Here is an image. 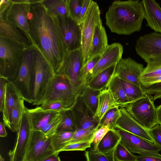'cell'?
<instances>
[{
  "label": "cell",
  "instance_id": "50",
  "mask_svg": "<svg viewBox=\"0 0 161 161\" xmlns=\"http://www.w3.org/2000/svg\"><path fill=\"white\" fill-rule=\"evenodd\" d=\"M92 0H84L83 6L81 12L76 19V20L79 24L80 25L83 19L86 15L92 2Z\"/></svg>",
  "mask_w": 161,
  "mask_h": 161
},
{
  "label": "cell",
  "instance_id": "54",
  "mask_svg": "<svg viewBox=\"0 0 161 161\" xmlns=\"http://www.w3.org/2000/svg\"><path fill=\"white\" fill-rule=\"evenodd\" d=\"M156 114L158 123L161 125V105L156 108Z\"/></svg>",
  "mask_w": 161,
  "mask_h": 161
},
{
  "label": "cell",
  "instance_id": "27",
  "mask_svg": "<svg viewBox=\"0 0 161 161\" xmlns=\"http://www.w3.org/2000/svg\"><path fill=\"white\" fill-rule=\"evenodd\" d=\"M116 64L112 65L90 79L88 81L86 85L92 88L100 91L106 88L114 75Z\"/></svg>",
  "mask_w": 161,
  "mask_h": 161
},
{
  "label": "cell",
  "instance_id": "34",
  "mask_svg": "<svg viewBox=\"0 0 161 161\" xmlns=\"http://www.w3.org/2000/svg\"><path fill=\"white\" fill-rule=\"evenodd\" d=\"M120 79L125 95L131 102L143 97L146 95L142 88L125 80Z\"/></svg>",
  "mask_w": 161,
  "mask_h": 161
},
{
  "label": "cell",
  "instance_id": "24",
  "mask_svg": "<svg viewBox=\"0 0 161 161\" xmlns=\"http://www.w3.org/2000/svg\"><path fill=\"white\" fill-rule=\"evenodd\" d=\"M5 95L3 113V123L6 126L10 113L14 106L22 98L14 86L8 81L5 86Z\"/></svg>",
  "mask_w": 161,
  "mask_h": 161
},
{
  "label": "cell",
  "instance_id": "8",
  "mask_svg": "<svg viewBox=\"0 0 161 161\" xmlns=\"http://www.w3.org/2000/svg\"><path fill=\"white\" fill-rule=\"evenodd\" d=\"M35 48V81L32 103L33 105H36L42 99L49 82L55 74L46 59Z\"/></svg>",
  "mask_w": 161,
  "mask_h": 161
},
{
  "label": "cell",
  "instance_id": "35",
  "mask_svg": "<svg viewBox=\"0 0 161 161\" xmlns=\"http://www.w3.org/2000/svg\"><path fill=\"white\" fill-rule=\"evenodd\" d=\"M121 113L119 107H116L108 110L103 115L99 123V127L108 126L110 130L116 127L117 121Z\"/></svg>",
  "mask_w": 161,
  "mask_h": 161
},
{
  "label": "cell",
  "instance_id": "7",
  "mask_svg": "<svg viewBox=\"0 0 161 161\" xmlns=\"http://www.w3.org/2000/svg\"><path fill=\"white\" fill-rule=\"evenodd\" d=\"M84 64L81 48L68 52L55 73L67 78L77 96L81 95L85 88L79 78L80 70Z\"/></svg>",
  "mask_w": 161,
  "mask_h": 161
},
{
  "label": "cell",
  "instance_id": "6",
  "mask_svg": "<svg viewBox=\"0 0 161 161\" xmlns=\"http://www.w3.org/2000/svg\"><path fill=\"white\" fill-rule=\"evenodd\" d=\"M154 102L152 96L146 95L124 107L138 124L149 131L158 124Z\"/></svg>",
  "mask_w": 161,
  "mask_h": 161
},
{
  "label": "cell",
  "instance_id": "45",
  "mask_svg": "<svg viewBox=\"0 0 161 161\" xmlns=\"http://www.w3.org/2000/svg\"><path fill=\"white\" fill-rule=\"evenodd\" d=\"M91 141L80 142L67 144L60 151H85L86 148L90 147L92 144Z\"/></svg>",
  "mask_w": 161,
  "mask_h": 161
},
{
  "label": "cell",
  "instance_id": "55",
  "mask_svg": "<svg viewBox=\"0 0 161 161\" xmlns=\"http://www.w3.org/2000/svg\"><path fill=\"white\" fill-rule=\"evenodd\" d=\"M4 160H5V159L4 158H3L2 156L1 155H0V161H4Z\"/></svg>",
  "mask_w": 161,
  "mask_h": 161
},
{
  "label": "cell",
  "instance_id": "19",
  "mask_svg": "<svg viewBox=\"0 0 161 161\" xmlns=\"http://www.w3.org/2000/svg\"><path fill=\"white\" fill-rule=\"evenodd\" d=\"M120 109L121 115L116 122V127L154 142L148 131L138 124L124 107Z\"/></svg>",
  "mask_w": 161,
  "mask_h": 161
},
{
  "label": "cell",
  "instance_id": "30",
  "mask_svg": "<svg viewBox=\"0 0 161 161\" xmlns=\"http://www.w3.org/2000/svg\"><path fill=\"white\" fill-rule=\"evenodd\" d=\"M22 98L12 109L6 127L12 131L17 132L19 128L23 114L27 108Z\"/></svg>",
  "mask_w": 161,
  "mask_h": 161
},
{
  "label": "cell",
  "instance_id": "16",
  "mask_svg": "<svg viewBox=\"0 0 161 161\" xmlns=\"http://www.w3.org/2000/svg\"><path fill=\"white\" fill-rule=\"evenodd\" d=\"M144 69L142 64L130 58H122L116 64L114 75L141 88L140 78Z\"/></svg>",
  "mask_w": 161,
  "mask_h": 161
},
{
  "label": "cell",
  "instance_id": "47",
  "mask_svg": "<svg viewBox=\"0 0 161 161\" xmlns=\"http://www.w3.org/2000/svg\"><path fill=\"white\" fill-rule=\"evenodd\" d=\"M148 131L155 143L161 147V125L157 124Z\"/></svg>",
  "mask_w": 161,
  "mask_h": 161
},
{
  "label": "cell",
  "instance_id": "13",
  "mask_svg": "<svg viewBox=\"0 0 161 161\" xmlns=\"http://www.w3.org/2000/svg\"><path fill=\"white\" fill-rule=\"evenodd\" d=\"M33 130L28 114H23L13 148L8 152L10 161H24Z\"/></svg>",
  "mask_w": 161,
  "mask_h": 161
},
{
  "label": "cell",
  "instance_id": "40",
  "mask_svg": "<svg viewBox=\"0 0 161 161\" xmlns=\"http://www.w3.org/2000/svg\"><path fill=\"white\" fill-rule=\"evenodd\" d=\"M144 69L140 78V81L156 78L161 77V63L147 64Z\"/></svg>",
  "mask_w": 161,
  "mask_h": 161
},
{
  "label": "cell",
  "instance_id": "18",
  "mask_svg": "<svg viewBox=\"0 0 161 161\" xmlns=\"http://www.w3.org/2000/svg\"><path fill=\"white\" fill-rule=\"evenodd\" d=\"M123 52V47L119 43H114L109 45L94 68L88 80L112 65L117 64L122 58Z\"/></svg>",
  "mask_w": 161,
  "mask_h": 161
},
{
  "label": "cell",
  "instance_id": "22",
  "mask_svg": "<svg viewBox=\"0 0 161 161\" xmlns=\"http://www.w3.org/2000/svg\"><path fill=\"white\" fill-rule=\"evenodd\" d=\"M108 45L105 28L102 23H100L95 28L86 62L97 56H102Z\"/></svg>",
  "mask_w": 161,
  "mask_h": 161
},
{
  "label": "cell",
  "instance_id": "51",
  "mask_svg": "<svg viewBox=\"0 0 161 161\" xmlns=\"http://www.w3.org/2000/svg\"><path fill=\"white\" fill-rule=\"evenodd\" d=\"M11 3L10 0H1L0 2V20H4L5 13Z\"/></svg>",
  "mask_w": 161,
  "mask_h": 161
},
{
  "label": "cell",
  "instance_id": "3",
  "mask_svg": "<svg viewBox=\"0 0 161 161\" xmlns=\"http://www.w3.org/2000/svg\"><path fill=\"white\" fill-rule=\"evenodd\" d=\"M35 50L33 46L26 49L16 74L12 78L8 80L25 101L32 104L35 81Z\"/></svg>",
  "mask_w": 161,
  "mask_h": 161
},
{
  "label": "cell",
  "instance_id": "28",
  "mask_svg": "<svg viewBox=\"0 0 161 161\" xmlns=\"http://www.w3.org/2000/svg\"><path fill=\"white\" fill-rule=\"evenodd\" d=\"M120 136L114 129L110 130L104 136L96 147L99 152L105 153L114 150L120 142Z\"/></svg>",
  "mask_w": 161,
  "mask_h": 161
},
{
  "label": "cell",
  "instance_id": "2",
  "mask_svg": "<svg viewBox=\"0 0 161 161\" xmlns=\"http://www.w3.org/2000/svg\"><path fill=\"white\" fill-rule=\"evenodd\" d=\"M144 17L142 1L115 0L106 13V24L112 32L128 35L141 30Z\"/></svg>",
  "mask_w": 161,
  "mask_h": 161
},
{
  "label": "cell",
  "instance_id": "9",
  "mask_svg": "<svg viewBox=\"0 0 161 161\" xmlns=\"http://www.w3.org/2000/svg\"><path fill=\"white\" fill-rule=\"evenodd\" d=\"M56 153L52 137L41 131L33 130L24 161H42Z\"/></svg>",
  "mask_w": 161,
  "mask_h": 161
},
{
  "label": "cell",
  "instance_id": "44",
  "mask_svg": "<svg viewBox=\"0 0 161 161\" xmlns=\"http://www.w3.org/2000/svg\"><path fill=\"white\" fill-rule=\"evenodd\" d=\"M84 0H68L69 15L76 19L82 8Z\"/></svg>",
  "mask_w": 161,
  "mask_h": 161
},
{
  "label": "cell",
  "instance_id": "26",
  "mask_svg": "<svg viewBox=\"0 0 161 161\" xmlns=\"http://www.w3.org/2000/svg\"><path fill=\"white\" fill-rule=\"evenodd\" d=\"M110 91L120 107H124L131 102L126 96L122 86L120 79L113 75L107 87Z\"/></svg>",
  "mask_w": 161,
  "mask_h": 161
},
{
  "label": "cell",
  "instance_id": "33",
  "mask_svg": "<svg viewBox=\"0 0 161 161\" xmlns=\"http://www.w3.org/2000/svg\"><path fill=\"white\" fill-rule=\"evenodd\" d=\"M60 113L63 115V119L57 133L75 132L77 130L76 121L71 109H66Z\"/></svg>",
  "mask_w": 161,
  "mask_h": 161
},
{
  "label": "cell",
  "instance_id": "43",
  "mask_svg": "<svg viewBox=\"0 0 161 161\" xmlns=\"http://www.w3.org/2000/svg\"><path fill=\"white\" fill-rule=\"evenodd\" d=\"M36 108L39 110L52 111L58 113L67 109L62 103L58 102L44 103Z\"/></svg>",
  "mask_w": 161,
  "mask_h": 161
},
{
  "label": "cell",
  "instance_id": "32",
  "mask_svg": "<svg viewBox=\"0 0 161 161\" xmlns=\"http://www.w3.org/2000/svg\"><path fill=\"white\" fill-rule=\"evenodd\" d=\"M101 91L86 85L81 94L84 103L94 115L97 111L98 96Z\"/></svg>",
  "mask_w": 161,
  "mask_h": 161
},
{
  "label": "cell",
  "instance_id": "52",
  "mask_svg": "<svg viewBox=\"0 0 161 161\" xmlns=\"http://www.w3.org/2000/svg\"><path fill=\"white\" fill-rule=\"evenodd\" d=\"M58 153H56L47 157L42 161H61L58 156Z\"/></svg>",
  "mask_w": 161,
  "mask_h": 161
},
{
  "label": "cell",
  "instance_id": "37",
  "mask_svg": "<svg viewBox=\"0 0 161 161\" xmlns=\"http://www.w3.org/2000/svg\"><path fill=\"white\" fill-rule=\"evenodd\" d=\"M75 132H66L57 133L52 137V144L56 153L60 152L61 150L72 138Z\"/></svg>",
  "mask_w": 161,
  "mask_h": 161
},
{
  "label": "cell",
  "instance_id": "14",
  "mask_svg": "<svg viewBox=\"0 0 161 161\" xmlns=\"http://www.w3.org/2000/svg\"><path fill=\"white\" fill-rule=\"evenodd\" d=\"M56 17L68 52L81 48V25L70 15Z\"/></svg>",
  "mask_w": 161,
  "mask_h": 161
},
{
  "label": "cell",
  "instance_id": "29",
  "mask_svg": "<svg viewBox=\"0 0 161 161\" xmlns=\"http://www.w3.org/2000/svg\"><path fill=\"white\" fill-rule=\"evenodd\" d=\"M42 3L54 16L64 17L69 15L68 0H42Z\"/></svg>",
  "mask_w": 161,
  "mask_h": 161
},
{
  "label": "cell",
  "instance_id": "39",
  "mask_svg": "<svg viewBox=\"0 0 161 161\" xmlns=\"http://www.w3.org/2000/svg\"><path fill=\"white\" fill-rule=\"evenodd\" d=\"M114 149L109 153H103L92 147L85 152L86 161H115L114 157Z\"/></svg>",
  "mask_w": 161,
  "mask_h": 161
},
{
  "label": "cell",
  "instance_id": "25",
  "mask_svg": "<svg viewBox=\"0 0 161 161\" xmlns=\"http://www.w3.org/2000/svg\"><path fill=\"white\" fill-rule=\"evenodd\" d=\"M120 106L114 98L109 90L106 88L102 91L98 96L97 107L94 117L100 121L104 114L109 109Z\"/></svg>",
  "mask_w": 161,
  "mask_h": 161
},
{
  "label": "cell",
  "instance_id": "15",
  "mask_svg": "<svg viewBox=\"0 0 161 161\" xmlns=\"http://www.w3.org/2000/svg\"><path fill=\"white\" fill-rule=\"evenodd\" d=\"M114 129L120 136V142L131 153L158 154L161 151V147L154 142L117 127Z\"/></svg>",
  "mask_w": 161,
  "mask_h": 161
},
{
  "label": "cell",
  "instance_id": "38",
  "mask_svg": "<svg viewBox=\"0 0 161 161\" xmlns=\"http://www.w3.org/2000/svg\"><path fill=\"white\" fill-rule=\"evenodd\" d=\"M99 126L92 127L86 129L77 130L72 139L67 144L80 142H92L95 131L99 128Z\"/></svg>",
  "mask_w": 161,
  "mask_h": 161
},
{
  "label": "cell",
  "instance_id": "41",
  "mask_svg": "<svg viewBox=\"0 0 161 161\" xmlns=\"http://www.w3.org/2000/svg\"><path fill=\"white\" fill-rule=\"evenodd\" d=\"M114 157L115 161H136V156L130 152L120 142L114 149Z\"/></svg>",
  "mask_w": 161,
  "mask_h": 161
},
{
  "label": "cell",
  "instance_id": "12",
  "mask_svg": "<svg viewBox=\"0 0 161 161\" xmlns=\"http://www.w3.org/2000/svg\"><path fill=\"white\" fill-rule=\"evenodd\" d=\"M38 0H10L11 3L5 13L4 19L17 27L28 35L29 25L28 18L31 4Z\"/></svg>",
  "mask_w": 161,
  "mask_h": 161
},
{
  "label": "cell",
  "instance_id": "42",
  "mask_svg": "<svg viewBox=\"0 0 161 161\" xmlns=\"http://www.w3.org/2000/svg\"><path fill=\"white\" fill-rule=\"evenodd\" d=\"M63 119V115L60 112L59 114L50 122L41 131L46 136L52 137L57 133V129Z\"/></svg>",
  "mask_w": 161,
  "mask_h": 161
},
{
  "label": "cell",
  "instance_id": "17",
  "mask_svg": "<svg viewBox=\"0 0 161 161\" xmlns=\"http://www.w3.org/2000/svg\"><path fill=\"white\" fill-rule=\"evenodd\" d=\"M70 109L75 120L77 130L99 126V121L86 105L81 95L77 96L75 102Z\"/></svg>",
  "mask_w": 161,
  "mask_h": 161
},
{
  "label": "cell",
  "instance_id": "46",
  "mask_svg": "<svg viewBox=\"0 0 161 161\" xmlns=\"http://www.w3.org/2000/svg\"><path fill=\"white\" fill-rule=\"evenodd\" d=\"M110 130L107 126L99 127L95 131L92 144L93 147H96L106 134Z\"/></svg>",
  "mask_w": 161,
  "mask_h": 161
},
{
  "label": "cell",
  "instance_id": "36",
  "mask_svg": "<svg viewBox=\"0 0 161 161\" xmlns=\"http://www.w3.org/2000/svg\"><path fill=\"white\" fill-rule=\"evenodd\" d=\"M101 57V56H97L86 61L81 69L79 78L80 82L84 87L86 86L92 70Z\"/></svg>",
  "mask_w": 161,
  "mask_h": 161
},
{
  "label": "cell",
  "instance_id": "4",
  "mask_svg": "<svg viewBox=\"0 0 161 161\" xmlns=\"http://www.w3.org/2000/svg\"><path fill=\"white\" fill-rule=\"evenodd\" d=\"M28 48L9 39L0 37V76L9 79L16 74Z\"/></svg>",
  "mask_w": 161,
  "mask_h": 161
},
{
  "label": "cell",
  "instance_id": "21",
  "mask_svg": "<svg viewBox=\"0 0 161 161\" xmlns=\"http://www.w3.org/2000/svg\"><path fill=\"white\" fill-rule=\"evenodd\" d=\"M142 2L147 25L156 32L161 33V8L159 4L153 0H142Z\"/></svg>",
  "mask_w": 161,
  "mask_h": 161
},
{
  "label": "cell",
  "instance_id": "49",
  "mask_svg": "<svg viewBox=\"0 0 161 161\" xmlns=\"http://www.w3.org/2000/svg\"><path fill=\"white\" fill-rule=\"evenodd\" d=\"M136 161H161V155L158 154H145L136 156Z\"/></svg>",
  "mask_w": 161,
  "mask_h": 161
},
{
  "label": "cell",
  "instance_id": "53",
  "mask_svg": "<svg viewBox=\"0 0 161 161\" xmlns=\"http://www.w3.org/2000/svg\"><path fill=\"white\" fill-rule=\"evenodd\" d=\"M5 126L3 123H0V136L1 137H5L7 136V133L5 128Z\"/></svg>",
  "mask_w": 161,
  "mask_h": 161
},
{
  "label": "cell",
  "instance_id": "31",
  "mask_svg": "<svg viewBox=\"0 0 161 161\" xmlns=\"http://www.w3.org/2000/svg\"><path fill=\"white\" fill-rule=\"evenodd\" d=\"M140 82L144 93L152 96L154 101L161 98V77L142 80Z\"/></svg>",
  "mask_w": 161,
  "mask_h": 161
},
{
  "label": "cell",
  "instance_id": "23",
  "mask_svg": "<svg viewBox=\"0 0 161 161\" xmlns=\"http://www.w3.org/2000/svg\"><path fill=\"white\" fill-rule=\"evenodd\" d=\"M33 130L41 131L50 122L58 116L60 113L52 111H44L26 108Z\"/></svg>",
  "mask_w": 161,
  "mask_h": 161
},
{
  "label": "cell",
  "instance_id": "1",
  "mask_svg": "<svg viewBox=\"0 0 161 161\" xmlns=\"http://www.w3.org/2000/svg\"><path fill=\"white\" fill-rule=\"evenodd\" d=\"M42 1L30 5L28 35L33 46L46 59L55 74L68 51L56 17L47 10Z\"/></svg>",
  "mask_w": 161,
  "mask_h": 161
},
{
  "label": "cell",
  "instance_id": "10",
  "mask_svg": "<svg viewBox=\"0 0 161 161\" xmlns=\"http://www.w3.org/2000/svg\"><path fill=\"white\" fill-rule=\"evenodd\" d=\"M135 50L147 64L161 63V33L153 32L140 37Z\"/></svg>",
  "mask_w": 161,
  "mask_h": 161
},
{
  "label": "cell",
  "instance_id": "20",
  "mask_svg": "<svg viewBox=\"0 0 161 161\" xmlns=\"http://www.w3.org/2000/svg\"><path fill=\"white\" fill-rule=\"evenodd\" d=\"M0 37L18 42L27 48L33 46L27 33L5 20H0Z\"/></svg>",
  "mask_w": 161,
  "mask_h": 161
},
{
  "label": "cell",
  "instance_id": "5",
  "mask_svg": "<svg viewBox=\"0 0 161 161\" xmlns=\"http://www.w3.org/2000/svg\"><path fill=\"white\" fill-rule=\"evenodd\" d=\"M76 97L67 78L63 75L55 74L49 82L42 98L36 105L58 102L62 103L66 109H70Z\"/></svg>",
  "mask_w": 161,
  "mask_h": 161
},
{
  "label": "cell",
  "instance_id": "48",
  "mask_svg": "<svg viewBox=\"0 0 161 161\" xmlns=\"http://www.w3.org/2000/svg\"><path fill=\"white\" fill-rule=\"evenodd\" d=\"M8 81V79L0 76V111L3 112L5 95V86Z\"/></svg>",
  "mask_w": 161,
  "mask_h": 161
},
{
  "label": "cell",
  "instance_id": "11",
  "mask_svg": "<svg viewBox=\"0 0 161 161\" xmlns=\"http://www.w3.org/2000/svg\"><path fill=\"white\" fill-rule=\"evenodd\" d=\"M100 14L97 4L92 1L80 24L82 31L81 49L85 64L90 48L95 28L97 25L102 23Z\"/></svg>",
  "mask_w": 161,
  "mask_h": 161
}]
</instances>
